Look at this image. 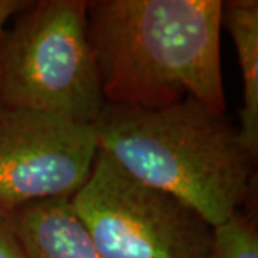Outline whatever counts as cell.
Wrapping results in <instances>:
<instances>
[{
	"mask_svg": "<svg viewBox=\"0 0 258 258\" xmlns=\"http://www.w3.org/2000/svg\"><path fill=\"white\" fill-rule=\"evenodd\" d=\"M221 20L232 36L242 74L241 139L258 158V2H222Z\"/></svg>",
	"mask_w": 258,
	"mask_h": 258,
	"instance_id": "52a82bcc",
	"label": "cell"
},
{
	"mask_svg": "<svg viewBox=\"0 0 258 258\" xmlns=\"http://www.w3.org/2000/svg\"><path fill=\"white\" fill-rule=\"evenodd\" d=\"M0 30V106L93 123L105 105L86 0H29Z\"/></svg>",
	"mask_w": 258,
	"mask_h": 258,
	"instance_id": "3957f363",
	"label": "cell"
},
{
	"mask_svg": "<svg viewBox=\"0 0 258 258\" xmlns=\"http://www.w3.org/2000/svg\"><path fill=\"white\" fill-rule=\"evenodd\" d=\"M71 204L105 258H210L214 227L178 197L144 184L98 149Z\"/></svg>",
	"mask_w": 258,
	"mask_h": 258,
	"instance_id": "277c9868",
	"label": "cell"
},
{
	"mask_svg": "<svg viewBox=\"0 0 258 258\" xmlns=\"http://www.w3.org/2000/svg\"><path fill=\"white\" fill-rule=\"evenodd\" d=\"M0 258H28L3 212H0Z\"/></svg>",
	"mask_w": 258,
	"mask_h": 258,
	"instance_id": "9c48e42d",
	"label": "cell"
},
{
	"mask_svg": "<svg viewBox=\"0 0 258 258\" xmlns=\"http://www.w3.org/2000/svg\"><path fill=\"white\" fill-rule=\"evenodd\" d=\"M105 103L157 109L192 96L227 111L221 0H89Z\"/></svg>",
	"mask_w": 258,
	"mask_h": 258,
	"instance_id": "6da1fadb",
	"label": "cell"
},
{
	"mask_svg": "<svg viewBox=\"0 0 258 258\" xmlns=\"http://www.w3.org/2000/svg\"><path fill=\"white\" fill-rule=\"evenodd\" d=\"M98 149L93 123L0 106V212L37 200H71L86 184Z\"/></svg>",
	"mask_w": 258,
	"mask_h": 258,
	"instance_id": "5b68a950",
	"label": "cell"
},
{
	"mask_svg": "<svg viewBox=\"0 0 258 258\" xmlns=\"http://www.w3.org/2000/svg\"><path fill=\"white\" fill-rule=\"evenodd\" d=\"M98 147L144 184L189 204L212 227L255 195L257 158L227 111L188 96L157 109L105 103Z\"/></svg>",
	"mask_w": 258,
	"mask_h": 258,
	"instance_id": "7a4b0ae2",
	"label": "cell"
},
{
	"mask_svg": "<svg viewBox=\"0 0 258 258\" xmlns=\"http://www.w3.org/2000/svg\"><path fill=\"white\" fill-rule=\"evenodd\" d=\"M5 217L28 258H105L68 198L26 203Z\"/></svg>",
	"mask_w": 258,
	"mask_h": 258,
	"instance_id": "8992f818",
	"label": "cell"
},
{
	"mask_svg": "<svg viewBox=\"0 0 258 258\" xmlns=\"http://www.w3.org/2000/svg\"><path fill=\"white\" fill-rule=\"evenodd\" d=\"M28 3L29 0H0V30Z\"/></svg>",
	"mask_w": 258,
	"mask_h": 258,
	"instance_id": "30bf717a",
	"label": "cell"
},
{
	"mask_svg": "<svg viewBox=\"0 0 258 258\" xmlns=\"http://www.w3.org/2000/svg\"><path fill=\"white\" fill-rule=\"evenodd\" d=\"M252 204L255 201L214 227L210 258H258L257 211Z\"/></svg>",
	"mask_w": 258,
	"mask_h": 258,
	"instance_id": "ba28073f",
	"label": "cell"
}]
</instances>
